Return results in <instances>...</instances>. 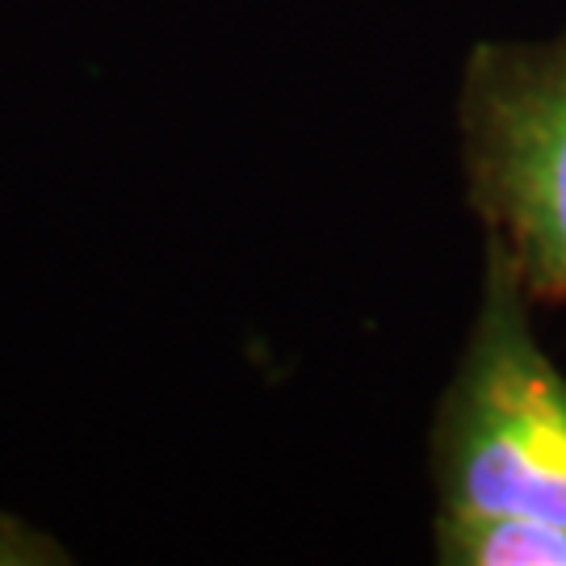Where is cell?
Masks as SVG:
<instances>
[{
  "label": "cell",
  "instance_id": "3",
  "mask_svg": "<svg viewBox=\"0 0 566 566\" xmlns=\"http://www.w3.org/2000/svg\"><path fill=\"white\" fill-rule=\"evenodd\" d=\"M437 558L449 566H566V528L504 516H437Z\"/></svg>",
  "mask_w": 566,
  "mask_h": 566
},
{
  "label": "cell",
  "instance_id": "1",
  "mask_svg": "<svg viewBox=\"0 0 566 566\" xmlns=\"http://www.w3.org/2000/svg\"><path fill=\"white\" fill-rule=\"evenodd\" d=\"M432 465L441 516L566 528V374L533 336L528 290L495 240L462 365L437 411Z\"/></svg>",
  "mask_w": 566,
  "mask_h": 566
},
{
  "label": "cell",
  "instance_id": "2",
  "mask_svg": "<svg viewBox=\"0 0 566 566\" xmlns=\"http://www.w3.org/2000/svg\"><path fill=\"white\" fill-rule=\"evenodd\" d=\"M470 202L528 298L566 306V34L483 42L462 81Z\"/></svg>",
  "mask_w": 566,
  "mask_h": 566
}]
</instances>
